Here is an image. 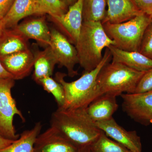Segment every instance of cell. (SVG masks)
I'll use <instances>...</instances> for the list:
<instances>
[{"instance_id":"cell-26","label":"cell","mask_w":152,"mask_h":152,"mask_svg":"<svg viewBox=\"0 0 152 152\" xmlns=\"http://www.w3.org/2000/svg\"><path fill=\"white\" fill-rule=\"evenodd\" d=\"M152 90V68L147 71L140 80L134 93L147 92Z\"/></svg>"},{"instance_id":"cell-5","label":"cell","mask_w":152,"mask_h":152,"mask_svg":"<svg viewBox=\"0 0 152 152\" xmlns=\"http://www.w3.org/2000/svg\"><path fill=\"white\" fill-rule=\"evenodd\" d=\"M152 18L142 13L127 21L102 24L107 36L115 42L114 46L128 51L139 52L145 31Z\"/></svg>"},{"instance_id":"cell-1","label":"cell","mask_w":152,"mask_h":152,"mask_svg":"<svg viewBox=\"0 0 152 152\" xmlns=\"http://www.w3.org/2000/svg\"><path fill=\"white\" fill-rule=\"evenodd\" d=\"M50 124V126L79 148L90 146L102 132L91 119L86 108L65 110L58 108L52 114Z\"/></svg>"},{"instance_id":"cell-29","label":"cell","mask_w":152,"mask_h":152,"mask_svg":"<svg viewBox=\"0 0 152 152\" xmlns=\"http://www.w3.org/2000/svg\"><path fill=\"white\" fill-rule=\"evenodd\" d=\"M13 140L5 137L0 133V150L5 148L6 147L10 145L13 142Z\"/></svg>"},{"instance_id":"cell-28","label":"cell","mask_w":152,"mask_h":152,"mask_svg":"<svg viewBox=\"0 0 152 152\" xmlns=\"http://www.w3.org/2000/svg\"><path fill=\"white\" fill-rule=\"evenodd\" d=\"M15 0H0V19L3 20L8 14Z\"/></svg>"},{"instance_id":"cell-6","label":"cell","mask_w":152,"mask_h":152,"mask_svg":"<svg viewBox=\"0 0 152 152\" xmlns=\"http://www.w3.org/2000/svg\"><path fill=\"white\" fill-rule=\"evenodd\" d=\"M15 84V80L13 78L0 80V133L5 137L13 140L20 137L17 134L14 127V116L17 115L23 122L25 121L24 117L18 109L11 93Z\"/></svg>"},{"instance_id":"cell-17","label":"cell","mask_w":152,"mask_h":152,"mask_svg":"<svg viewBox=\"0 0 152 152\" xmlns=\"http://www.w3.org/2000/svg\"><path fill=\"white\" fill-rule=\"evenodd\" d=\"M115 96L105 94L95 99L88 106L86 111L96 123L110 119L118 107Z\"/></svg>"},{"instance_id":"cell-27","label":"cell","mask_w":152,"mask_h":152,"mask_svg":"<svg viewBox=\"0 0 152 152\" xmlns=\"http://www.w3.org/2000/svg\"><path fill=\"white\" fill-rule=\"evenodd\" d=\"M140 10L152 18V0H134Z\"/></svg>"},{"instance_id":"cell-30","label":"cell","mask_w":152,"mask_h":152,"mask_svg":"<svg viewBox=\"0 0 152 152\" xmlns=\"http://www.w3.org/2000/svg\"><path fill=\"white\" fill-rule=\"evenodd\" d=\"M7 78L13 79V77L12 76L4 69L0 61V80Z\"/></svg>"},{"instance_id":"cell-31","label":"cell","mask_w":152,"mask_h":152,"mask_svg":"<svg viewBox=\"0 0 152 152\" xmlns=\"http://www.w3.org/2000/svg\"><path fill=\"white\" fill-rule=\"evenodd\" d=\"M63 3L69 7L70 6L73 5L77 1V0H61Z\"/></svg>"},{"instance_id":"cell-14","label":"cell","mask_w":152,"mask_h":152,"mask_svg":"<svg viewBox=\"0 0 152 152\" xmlns=\"http://www.w3.org/2000/svg\"><path fill=\"white\" fill-rule=\"evenodd\" d=\"M107 4L108 8L102 24L124 23L143 13L134 0H107Z\"/></svg>"},{"instance_id":"cell-15","label":"cell","mask_w":152,"mask_h":152,"mask_svg":"<svg viewBox=\"0 0 152 152\" xmlns=\"http://www.w3.org/2000/svg\"><path fill=\"white\" fill-rule=\"evenodd\" d=\"M12 29L28 39H33L37 41L42 46L46 48L50 46L51 31L43 16L25 21Z\"/></svg>"},{"instance_id":"cell-7","label":"cell","mask_w":152,"mask_h":152,"mask_svg":"<svg viewBox=\"0 0 152 152\" xmlns=\"http://www.w3.org/2000/svg\"><path fill=\"white\" fill-rule=\"evenodd\" d=\"M123 111L136 122L152 125V90L140 94H123Z\"/></svg>"},{"instance_id":"cell-24","label":"cell","mask_w":152,"mask_h":152,"mask_svg":"<svg viewBox=\"0 0 152 152\" xmlns=\"http://www.w3.org/2000/svg\"><path fill=\"white\" fill-rule=\"evenodd\" d=\"M47 14L51 17L58 16L67 12L69 9L61 0H37Z\"/></svg>"},{"instance_id":"cell-3","label":"cell","mask_w":152,"mask_h":152,"mask_svg":"<svg viewBox=\"0 0 152 152\" xmlns=\"http://www.w3.org/2000/svg\"><path fill=\"white\" fill-rule=\"evenodd\" d=\"M115 45V42L106 34L100 21H83L75 46L80 66L85 72L96 67L103 58L105 48Z\"/></svg>"},{"instance_id":"cell-2","label":"cell","mask_w":152,"mask_h":152,"mask_svg":"<svg viewBox=\"0 0 152 152\" xmlns=\"http://www.w3.org/2000/svg\"><path fill=\"white\" fill-rule=\"evenodd\" d=\"M111 59V53L108 48H107L99 65L93 70L85 72L76 80L66 82L64 79L67 75L66 74L56 73L55 79L62 86L65 95L64 105L60 108L65 110L87 108L92 102L99 97L96 87L97 78L101 69Z\"/></svg>"},{"instance_id":"cell-9","label":"cell","mask_w":152,"mask_h":152,"mask_svg":"<svg viewBox=\"0 0 152 152\" xmlns=\"http://www.w3.org/2000/svg\"><path fill=\"white\" fill-rule=\"evenodd\" d=\"M83 0H77L69 7L66 13L50 16L51 20L59 27L63 34L75 46L78 40L83 24Z\"/></svg>"},{"instance_id":"cell-23","label":"cell","mask_w":152,"mask_h":152,"mask_svg":"<svg viewBox=\"0 0 152 152\" xmlns=\"http://www.w3.org/2000/svg\"><path fill=\"white\" fill-rule=\"evenodd\" d=\"M48 93L54 97L58 108H62L65 102V95L64 88L59 82L51 77H48L41 80L39 83Z\"/></svg>"},{"instance_id":"cell-22","label":"cell","mask_w":152,"mask_h":152,"mask_svg":"<svg viewBox=\"0 0 152 152\" xmlns=\"http://www.w3.org/2000/svg\"><path fill=\"white\" fill-rule=\"evenodd\" d=\"M90 152H132L127 148L110 138L102 131L90 146Z\"/></svg>"},{"instance_id":"cell-21","label":"cell","mask_w":152,"mask_h":152,"mask_svg":"<svg viewBox=\"0 0 152 152\" xmlns=\"http://www.w3.org/2000/svg\"><path fill=\"white\" fill-rule=\"evenodd\" d=\"M107 0H83V21H100L105 16Z\"/></svg>"},{"instance_id":"cell-4","label":"cell","mask_w":152,"mask_h":152,"mask_svg":"<svg viewBox=\"0 0 152 152\" xmlns=\"http://www.w3.org/2000/svg\"><path fill=\"white\" fill-rule=\"evenodd\" d=\"M145 72L135 70L120 63L112 62L106 64L99 73L96 80L99 97L105 94L117 96L124 93L134 94Z\"/></svg>"},{"instance_id":"cell-18","label":"cell","mask_w":152,"mask_h":152,"mask_svg":"<svg viewBox=\"0 0 152 152\" xmlns=\"http://www.w3.org/2000/svg\"><path fill=\"white\" fill-rule=\"evenodd\" d=\"M32 52L34 58L33 77L34 80L39 84L44 78L51 77L58 62L50 46L43 50H37Z\"/></svg>"},{"instance_id":"cell-25","label":"cell","mask_w":152,"mask_h":152,"mask_svg":"<svg viewBox=\"0 0 152 152\" xmlns=\"http://www.w3.org/2000/svg\"><path fill=\"white\" fill-rule=\"evenodd\" d=\"M139 52L152 59V20L145 31Z\"/></svg>"},{"instance_id":"cell-20","label":"cell","mask_w":152,"mask_h":152,"mask_svg":"<svg viewBox=\"0 0 152 152\" xmlns=\"http://www.w3.org/2000/svg\"><path fill=\"white\" fill-rule=\"evenodd\" d=\"M42 129L41 123H36L32 129L23 132L18 139L8 146L0 150V152H34L36 139L40 134Z\"/></svg>"},{"instance_id":"cell-33","label":"cell","mask_w":152,"mask_h":152,"mask_svg":"<svg viewBox=\"0 0 152 152\" xmlns=\"http://www.w3.org/2000/svg\"><path fill=\"white\" fill-rule=\"evenodd\" d=\"M4 29V26H3L2 20L0 19V36L1 35Z\"/></svg>"},{"instance_id":"cell-12","label":"cell","mask_w":152,"mask_h":152,"mask_svg":"<svg viewBox=\"0 0 152 152\" xmlns=\"http://www.w3.org/2000/svg\"><path fill=\"white\" fill-rule=\"evenodd\" d=\"M0 61L6 70L15 80L27 77L32 70L34 63L33 52L30 49L0 58Z\"/></svg>"},{"instance_id":"cell-10","label":"cell","mask_w":152,"mask_h":152,"mask_svg":"<svg viewBox=\"0 0 152 152\" xmlns=\"http://www.w3.org/2000/svg\"><path fill=\"white\" fill-rule=\"evenodd\" d=\"M95 124L108 137L131 152H142L141 140L136 131H127L119 125L113 118Z\"/></svg>"},{"instance_id":"cell-19","label":"cell","mask_w":152,"mask_h":152,"mask_svg":"<svg viewBox=\"0 0 152 152\" xmlns=\"http://www.w3.org/2000/svg\"><path fill=\"white\" fill-rule=\"evenodd\" d=\"M28 40L13 29H4L0 36V58L29 49Z\"/></svg>"},{"instance_id":"cell-32","label":"cell","mask_w":152,"mask_h":152,"mask_svg":"<svg viewBox=\"0 0 152 152\" xmlns=\"http://www.w3.org/2000/svg\"><path fill=\"white\" fill-rule=\"evenodd\" d=\"M78 152H90V146L84 147L79 148Z\"/></svg>"},{"instance_id":"cell-13","label":"cell","mask_w":152,"mask_h":152,"mask_svg":"<svg viewBox=\"0 0 152 152\" xmlns=\"http://www.w3.org/2000/svg\"><path fill=\"white\" fill-rule=\"evenodd\" d=\"M37 0H15L8 14L2 20L4 29H12L23 19L33 15L46 14Z\"/></svg>"},{"instance_id":"cell-8","label":"cell","mask_w":152,"mask_h":152,"mask_svg":"<svg viewBox=\"0 0 152 152\" xmlns=\"http://www.w3.org/2000/svg\"><path fill=\"white\" fill-rule=\"evenodd\" d=\"M50 31V46L56 56L58 64L66 68L70 77L77 75V72L75 69L76 64H79V60L75 46L60 31L55 28Z\"/></svg>"},{"instance_id":"cell-11","label":"cell","mask_w":152,"mask_h":152,"mask_svg":"<svg viewBox=\"0 0 152 152\" xmlns=\"http://www.w3.org/2000/svg\"><path fill=\"white\" fill-rule=\"evenodd\" d=\"M79 148L50 126L36 139L34 152H78Z\"/></svg>"},{"instance_id":"cell-16","label":"cell","mask_w":152,"mask_h":152,"mask_svg":"<svg viewBox=\"0 0 152 152\" xmlns=\"http://www.w3.org/2000/svg\"><path fill=\"white\" fill-rule=\"evenodd\" d=\"M112 62L120 63L140 72H147L152 68V59L140 52L128 51L113 45L108 47Z\"/></svg>"}]
</instances>
